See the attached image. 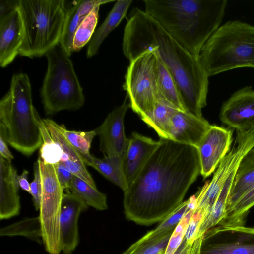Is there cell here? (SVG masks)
<instances>
[{"label": "cell", "mask_w": 254, "mask_h": 254, "mask_svg": "<svg viewBox=\"0 0 254 254\" xmlns=\"http://www.w3.org/2000/svg\"><path fill=\"white\" fill-rule=\"evenodd\" d=\"M160 144L124 191L127 219L142 226L160 222L183 202L200 174L197 147L160 138Z\"/></svg>", "instance_id": "6da1fadb"}, {"label": "cell", "mask_w": 254, "mask_h": 254, "mask_svg": "<svg viewBox=\"0 0 254 254\" xmlns=\"http://www.w3.org/2000/svg\"><path fill=\"white\" fill-rule=\"evenodd\" d=\"M146 50H153L172 74L187 111L203 117L209 77L199 57L182 46L150 15L134 8L125 27L123 53L130 62Z\"/></svg>", "instance_id": "7a4b0ae2"}, {"label": "cell", "mask_w": 254, "mask_h": 254, "mask_svg": "<svg viewBox=\"0 0 254 254\" xmlns=\"http://www.w3.org/2000/svg\"><path fill=\"white\" fill-rule=\"evenodd\" d=\"M145 11L182 46L199 57L219 27L226 0H144Z\"/></svg>", "instance_id": "3957f363"}, {"label": "cell", "mask_w": 254, "mask_h": 254, "mask_svg": "<svg viewBox=\"0 0 254 254\" xmlns=\"http://www.w3.org/2000/svg\"><path fill=\"white\" fill-rule=\"evenodd\" d=\"M29 78L24 73L14 74L10 87L0 101V123L4 127L8 144L29 156L43 143L35 120Z\"/></svg>", "instance_id": "277c9868"}, {"label": "cell", "mask_w": 254, "mask_h": 254, "mask_svg": "<svg viewBox=\"0 0 254 254\" xmlns=\"http://www.w3.org/2000/svg\"><path fill=\"white\" fill-rule=\"evenodd\" d=\"M199 58L208 77L233 69L254 68V26L229 21L213 33Z\"/></svg>", "instance_id": "5b68a950"}, {"label": "cell", "mask_w": 254, "mask_h": 254, "mask_svg": "<svg viewBox=\"0 0 254 254\" xmlns=\"http://www.w3.org/2000/svg\"><path fill=\"white\" fill-rule=\"evenodd\" d=\"M23 26L19 55L30 58L45 55L59 44L67 9L64 0H18Z\"/></svg>", "instance_id": "8992f818"}, {"label": "cell", "mask_w": 254, "mask_h": 254, "mask_svg": "<svg viewBox=\"0 0 254 254\" xmlns=\"http://www.w3.org/2000/svg\"><path fill=\"white\" fill-rule=\"evenodd\" d=\"M46 57L48 66L40 92L45 113L80 108L85 97L70 56L58 44Z\"/></svg>", "instance_id": "52a82bcc"}, {"label": "cell", "mask_w": 254, "mask_h": 254, "mask_svg": "<svg viewBox=\"0 0 254 254\" xmlns=\"http://www.w3.org/2000/svg\"><path fill=\"white\" fill-rule=\"evenodd\" d=\"M157 56L146 50L130 61L123 89L130 108L142 121L151 116L159 98L156 79Z\"/></svg>", "instance_id": "ba28073f"}, {"label": "cell", "mask_w": 254, "mask_h": 254, "mask_svg": "<svg viewBox=\"0 0 254 254\" xmlns=\"http://www.w3.org/2000/svg\"><path fill=\"white\" fill-rule=\"evenodd\" d=\"M41 178L40 214L42 241L50 254H59L62 251L59 219L62 202L64 194L56 174L54 165L46 164L39 157Z\"/></svg>", "instance_id": "9c48e42d"}, {"label": "cell", "mask_w": 254, "mask_h": 254, "mask_svg": "<svg viewBox=\"0 0 254 254\" xmlns=\"http://www.w3.org/2000/svg\"><path fill=\"white\" fill-rule=\"evenodd\" d=\"M254 148V126L247 130H237L233 146L221 161L210 182H207L196 195L194 212L204 217L213 206L226 179L242 159Z\"/></svg>", "instance_id": "30bf717a"}, {"label": "cell", "mask_w": 254, "mask_h": 254, "mask_svg": "<svg viewBox=\"0 0 254 254\" xmlns=\"http://www.w3.org/2000/svg\"><path fill=\"white\" fill-rule=\"evenodd\" d=\"M199 254H254V228L216 226L203 235Z\"/></svg>", "instance_id": "8fae6325"}, {"label": "cell", "mask_w": 254, "mask_h": 254, "mask_svg": "<svg viewBox=\"0 0 254 254\" xmlns=\"http://www.w3.org/2000/svg\"><path fill=\"white\" fill-rule=\"evenodd\" d=\"M233 129L211 125L197 147L200 163V174L204 179L217 169L230 150Z\"/></svg>", "instance_id": "7c38bea8"}, {"label": "cell", "mask_w": 254, "mask_h": 254, "mask_svg": "<svg viewBox=\"0 0 254 254\" xmlns=\"http://www.w3.org/2000/svg\"><path fill=\"white\" fill-rule=\"evenodd\" d=\"M127 98L95 129L99 137L100 151L104 156H123L127 148L129 139L126 136L124 125L125 114L130 108V104L126 102Z\"/></svg>", "instance_id": "4fadbf2b"}, {"label": "cell", "mask_w": 254, "mask_h": 254, "mask_svg": "<svg viewBox=\"0 0 254 254\" xmlns=\"http://www.w3.org/2000/svg\"><path fill=\"white\" fill-rule=\"evenodd\" d=\"M219 117L224 124L237 130H247L254 126V90L246 86L225 101Z\"/></svg>", "instance_id": "5bb4252c"}, {"label": "cell", "mask_w": 254, "mask_h": 254, "mask_svg": "<svg viewBox=\"0 0 254 254\" xmlns=\"http://www.w3.org/2000/svg\"><path fill=\"white\" fill-rule=\"evenodd\" d=\"M88 206L81 199L69 192L63 198L59 219L62 251L71 254L78 245V220Z\"/></svg>", "instance_id": "9a60e30c"}, {"label": "cell", "mask_w": 254, "mask_h": 254, "mask_svg": "<svg viewBox=\"0 0 254 254\" xmlns=\"http://www.w3.org/2000/svg\"><path fill=\"white\" fill-rule=\"evenodd\" d=\"M124 156L123 169L128 187L140 173L157 148L160 141L133 132Z\"/></svg>", "instance_id": "2e32d148"}, {"label": "cell", "mask_w": 254, "mask_h": 254, "mask_svg": "<svg viewBox=\"0 0 254 254\" xmlns=\"http://www.w3.org/2000/svg\"><path fill=\"white\" fill-rule=\"evenodd\" d=\"M23 26L18 8L0 18V65L5 67L19 55Z\"/></svg>", "instance_id": "e0dca14e"}, {"label": "cell", "mask_w": 254, "mask_h": 254, "mask_svg": "<svg viewBox=\"0 0 254 254\" xmlns=\"http://www.w3.org/2000/svg\"><path fill=\"white\" fill-rule=\"evenodd\" d=\"M211 125L203 117L178 110L172 120L169 139L197 147Z\"/></svg>", "instance_id": "ac0fdd59"}, {"label": "cell", "mask_w": 254, "mask_h": 254, "mask_svg": "<svg viewBox=\"0 0 254 254\" xmlns=\"http://www.w3.org/2000/svg\"><path fill=\"white\" fill-rule=\"evenodd\" d=\"M16 170L10 161L0 156V218L18 215L20 209Z\"/></svg>", "instance_id": "d6986e66"}, {"label": "cell", "mask_w": 254, "mask_h": 254, "mask_svg": "<svg viewBox=\"0 0 254 254\" xmlns=\"http://www.w3.org/2000/svg\"><path fill=\"white\" fill-rule=\"evenodd\" d=\"M113 0H79L66 10L63 30L59 44L70 56L73 51V40L78 27L86 16L96 6Z\"/></svg>", "instance_id": "ffe728a7"}, {"label": "cell", "mask_w": 254, "mask_h": 254, "mask_svg": "<svg viewBox=\"0 0 254 254\" xmlns=\"http://www.w3.org/2000/svg\"><path fill=\"white\" fill-rule=\"evenodd\" d=\"M254 187V148L244 156L238 167L228 200L226 213Z\"/></svg>", "instance_id": "44dd1931"}, {"label": "cell", "mask_w": 254, "mask_h": 254, "mask_svg": "<svg viewBox=\"0 0 254 254\" xmlns=\"http://www.w3.org/2000/svg\"><path fill=\"white\" fill-rule=\"evenodd\" d=\"M132 0L116 1L110 13L100 26L95 31L87 49L86 56L91 58L95 55L102 42L126 16Z\"/></svg>", "instance_id": "7402d4cb"}, {"label": "cell", "mask_w": 254, "mask_h": 254, "mask_svg": "<svg viewBox=\"0 0 254 254\" xmlns=\"http://www.w3.org/2000/svg\"><path fill=\"white\" fill-rule=\"evenodd\" d=\"M156 56V79L159 98L177 110L188 112L174 78L157 54Z\"/></svg>", "instance_id": "603a6c76"}, {"label": "cell", "mask_w": 254, "mask_h": 254, "mask_svg": "<svg viewBox=\"0 0 254 254\" xmlns=\"http://www.w3.org/2000/svg\"><path fill=\"white\" fill-rule=\"evenodd\" d=\"M124 156H104L102 159L94 157L91 167L124 192L127 185L123 169Z\"/></svg>", "instance_id": "cb8c5ba5"}, {"label": "cell", "mask_w": 254, "mask_h": 254, "mask_svg": "<svg viewBox=\"0 0 254 254\" xmlns=\"http://www.w3.org/2000/svg\"><path fill=\"white\" fill-rule=\"evenodd\" d=\"M177 111L159 98L150 117L143 121L153 128L160 138L169 139L172 120Z\"/></svg>", "instance_id": "d4e9b609"}, {"label": "cell", "mask_w": 254, "mask_h": 254, "mask_svg": "<svg viewBox=\"0 0 254 254\" xmlns=\"http://www.w3.org/2000/svg\"><path fill=\"white\" fill-rule=\"evenodd\" d=\"M57 128L69 143L82 156L85 165L92 166L93 157L90 153L91 143L97 135L94 130L89 131H77L67 129L63 124H56Z\"/></svg>", "instance_id": "484cf974"}, {"label": "cell", "mask_w": 254, "mask_h": 254, "mask_svg": "<svg viewBox=\"0 0 254 254\" xmlns=\"http://www.w3.org/2000/svg\"><path fill=\"white\" fill-rule=\"evenodd\" d=\"M196 205V196L195 195L183 201L175 211L160 222L155 229L144 235L146 242L149 239L158 238L174 230L190 209H195Z\"/></svg>", "instance_id": "4316f807"}, {"label": "cell", "mask_w": 254, "mask_h": 254, "mask_svg": "<svg viewBox=\"0 0 254 254\" xmlns=\"http://www.w3.org/2000/svg\"><path fill=\"white\" fill-rule=\"evenodd\" d=\"M68 190L83 200L88 206L98 210L108 209L106 194L77 177H74Z\"/></svg>", "instance_id": "83f0119b"}, {"label": "cell", "mask_w": 254, "mask_h": 254, "mask_svg": "<svg viewBox=\"0 0 254 254\" xmlns=\"http://www.w3.org/2000/svg\"><path fill=\"white\" fill-rule=\"evenodd\" d=\"M0 236H22L37 242L42 240L41 221L39 217L23 219L19 222L2 228Z\"/></svg>", "instance_id": "f1b7e54d"}, {"label": "cell", "mask_w": 254, "mask_h": 254, "mask_svg": "<svg viewBox=\"0 0 254 254\" xmlns=\"http://www.w3.org/2000/svg\"><path fill=\"white\" fill-rule=\"evenodd\" d=\"M35 118L43 139V143L40 148V158L46 164L55 165L61 161L63 151L52 137L37 111L35 114Z\"/></svg>", "instance_id": "f546056e"}, {"label": "cell", "mask_w": 254, "mask_h": 254, "mask_svg": "<svg viewBox=\"0 0 254 254\" xmlns=\"http://www.w3.org/2000/svg\"><path fill=\"white\" fill-rule=\"evenodd\" d=\"M254 206V187L227 212L225 217L218 225H244L249 210Z\"/></svg>", "instance_id": "4dcf8cb0"}, {"label": "cell", "mask_w": 254, "mask_h": 254, "mask_svg": "<svg viewBox=\"0 0 254 254\" xmlns=\"http://www.w3.org/2000/svg\"><path fill=\"white\" fill-rule=\"evenodd\" d=\"M100 6L95 7L76 29L73 40V52L80 50L91 39L98 22Z\"/></svg>", "instance_id": "1f68e13d"}, {"label": "cell", "mask_w": 254, "mask_h": 254, "mask_svg": "<svg viewBox=\"0 0 254 254\" xmlns=\"http://www.w3.org/2000/svg\"><path fill=\"white\" fill-rule=\"evenodd\" d=\"M173 231L143 244L132 254H163Z\"/></svg>", "instance_id": "d6a6232c"}, {"label": "cell", "mask_w": 254, "mask_h": 254, "mask_svg": "<svg viewBox=\"0 0 254 254\" xmlns=\"http://www.w3.org/2000/svg\"><path fill=\"white\" fill-rule=\"evenodd\" d=\"M34 180L30 183V193L36 210H39L42 191L41 178L39 165L37 161L34 165Z\"/></svg>", "instance_id": "836d02e7"}, {"label": "cell", "mask_w": 254, "mask_h": 254, "mask_svg": "<svg viewBox=\"0 0 254 254\" xmlns=\"http://www.w3.org/2000/svg\"><path fill=\"white\" fill-rule=\"evenodd\" d=\"M203 216L193 212L186 229L184 240L189 244H192L197 238Z\"/></svg>", "instance_id": "e575fe53"}, {"label": "cell", "mask_w": 254, "mask_h": 254, "mask_svg": "<svg viewBox=\"0 0 254 254\" xmlns=\"http://www.w3.org/2000/svg\"><path fill=\"white\" fill-rule=\"evenodd\" d=\"M59 181L64 190H68L75 176L61 162L54 165Z\"/></svg>", "instance_id": "d590c367"}, {"label": "cell", "mask_w": 254, "mask_h": 254, "mask_svg": "<svg viewBox=\"0 0 254 254\" xmlns=\"http://www.w3.org/2000/svg\"><path fill=\"white\" fill-rule=\"evenodd\" d=\"M7 144L5 128L0 123V156L11 162L14 156L8 149Z\"/></svg>", "instance_id": "8d00e7d4"}, {"label": "cell", "mask_w": 254, "mask_h": 254, "mask_svg": "<svg viewBox=\"0 0 254 254\" xmlns=\"http://www.w3.org/2000/svg\"><path fill=\"white\" fill-rule=\"evenodd\" d=\"M18 0H0V18H2L18 7Z\"/></svg>", "instance_id": "74e56055"}, {"label": "cell", "mask_w": 254, "mask_h": 254, "mask_svg": "<svg viewBox=\"0 0 254 254\" xmlns=\"http://www.w3.org/2000/svg\"><path fill=\"white\" fill-rule=\"evenodd\" d=\"M28 171L24 170L20 175H17L16 180L19 187L23 190L30 193V184L28 180Z\"/></svg>", "instance_id": "f35d334b"}, {"label": "cell", "mask_w": 254, "mask_h": 254, "mask_svg": "<svg viewBox=\"0 0 254 254\" xmlns=\"http://www.w3.org/2000/svg\"><path fill=\"white\" fill-rule=\"evenodd\" d=\"M192 245L188 244L184 239L174 254H190Z\"/></svg>", "instance_id": "ab89813d"}, {"label": "cell", "mask_w": 254, "mask_h": 254, "mask_svg": "<svg viewBox=\"0 0 254 254\" xmlns=\"http://www.w3.org/2000/svg\"><path fill=\"white\" fill-rule=\"evenodd\" d=\"M144 243L145 241L143 237H142L121 254H132Z\"/></svg>", "instance_id": "60d3db41"}, {"label": "cell", "mask_w": 254, "mask_h": 254, "mask_svg": "<svg viewBox=\"0 0 254 254\" xmlns=\"http://www.w3.org/2000/svg\"><path fill=\"white\" fill-rule=\"evenodd\" d=\"M203 236L197 238L192 245L190 254H199Z\"/></svg>", "instance_id": "b9f144b4"}]
</instances>
